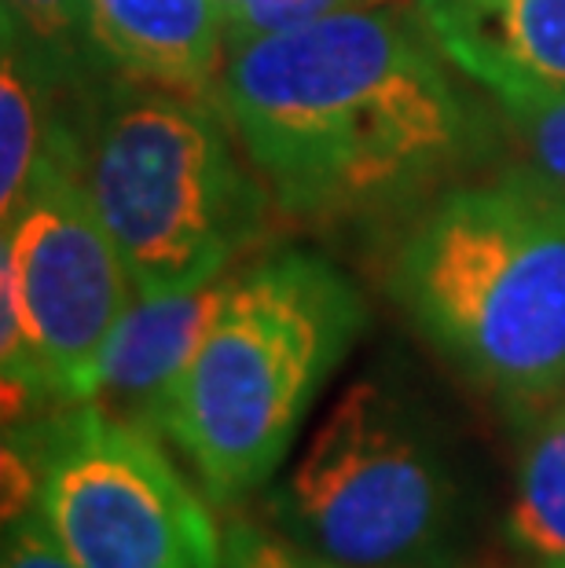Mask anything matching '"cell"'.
<instances>
[{"label":"cell","mask_w":565,"mask_h":568,"mask_svg":"<svg viewBox=\"0 0 565 568\" xmlns=\"http://www.w3.org/2000/svg\"><path fill=\"white\" fill-rule=\"evenodd\" d=\"M221 100L275 202L327 221L423 191L471 125L426 30L390 11H334L235 44Z\"/></svg>","instance_id":"obj_1"},{"label":"cell","mask_w":565,"mask_h":568,"mask_svg":"<svg viewBox=\"0 0 565 568\" xmlns=\"http://www.w3.org/2000/svg\"><path fill=\"white\" fill-rule=\"evenodd\" d=\"M393 297L481 389L539 404L565 385V191L528 169L430 210L393 261Z\"/></svg>","instance_id":"obj_2"},{"label":"cell","mask_w":565,"mask_h":568,"mask_svg":"<svg viewBox=\"0 0 565 568\" xmlns=\"http://www.w3.org/2000/svg\"><path fill=\"white\" fill-rule=\"evenodd\" d=\"M360 326L356 290L320 257L291 250L232 275L165 415L210 499L235 503L280 469Z\"/></svg>","instance_id":"obj_3"},{"label":"cell","mask_w":565,"mask_h":568,"mask_svg":"<svg viewBox=\"0 0 565 568\" xmlns=\"http://www.w3.org/2000/svg\"><path fill=\"white\" fill-rule=\"evenodd\" d=\"M92 202L137 297L221 280L258 235V187L206 103L159 84H122L95 114L85 154Z\"/></svg>","instance_id":"obj_4"},{"label":"cell","mask_w":565,"mask_h":568,"mask_svg":"<svg viewBox=\"0 0 565 568\" xmlns=\"http://www.w3.org/2000/svg\"><path fill=\"white\" fill-rule=\"evenodd\" d=\"M85 154L56 125L0 243V364L8 418L30 400L89 404L103 348L137 290L92 202Z\"/></svg>","instance_id":"obj_5"},{"label":"cell","mask_w":565,"mask_h":568,"mask_svg":"<svg viewBox=\"0 0 565 568\" xmlns=\"http://www.w3.org/2000/svg\"><path fill=\"white\" fill-rule=\"evenodd\" d=\"M275 531L349 568H437L455 480L426 418L382 382H353L272 491Z\"/></svg>","instance_id":"obj_6"},{"label":"cell","mask_w":565,"mask_h":568,"mask_svg":"<svg viewBox=\"0 0 565 568\" xmlns=\"http://www.w3.org/2000/svg\"><path fill=\"white\" fill-rule=\"evenodd\" d=\"M38 510L78 568H224V531L151 433L81 404L38 433Z\"/></svg>","instance_id":"obj_7"},{"label":"cell","mask_w":565,"mask_h":568,"mask_svg":"<svg viewBox=\"0 0 565 568\" xmlns=\"http://www.w3.org/2000/svg\"><path fill=\"white\" fill-rule=\"evenodd\" d=\"M415 16L500 103L565 95V0H415Z\"/></svg>","instance_id":"obj_8"},{"label":"cell","mask_w":565,"mask_h":568,"mask_svg":"<svg viewBox=\"0 0 565 568\" xmlns=\"http://www.w3.org/2000/svg\"><path fill=\"white\" fill-rule=\"evenodd\" d=\"M232 275L165 297H132L103 348L92 407L143 433H165L173 393L206 337Z\"/></svg>","instance_id":"obj_9"},{"label":"cell","mask_w":565,"mask_h":568,"mask_svg":"<svg viewBox=\"0 0 565 568\" xmlns=\"http://www.w3.org/2000/svg\"><path fill=\"white\" fill-rule=\"evenodd\" d=\"M218 0H89V44L129 81L202 89L221 55Z\"/></svg>","instance_id":"obj_10"},{"label":"cell","mask_w":565,"mask_h":568,"mask_svg":"<svg viewBox=\"0 0 565 568\" xmlns=\"http://www.w3.org/2000/svg\"><path fill=\"white\" fill-rule=\"evenodd\" d=\"M56 67L16 27L4 22V74H0V210H19L38 176L59 122L48 118V81Z\"/></svg>","instance_id":"obj_11"},{"label":"cell","mask_w":565,"mask_h":568,"mask_svg":"<svg viewBox=\"0 0 565 568\" xmlns=\"http://www.w3.org/2000/svg\"><path fill=\"white\" fill-rule=\"evenodd\" d=\"M507 536L536 568H565V410L525 447Z\"/></svg>","instance_id":"obj_12"},{"label":"cell","mask_w":565,"mask_h":568,"mask_svg":"<svg viewBox=\"0 0 565 568\" xmlns=\"http://www.w3.org/2000/svg\"><path fill=\"white\" fill-rule=\"evenodd\" d=\"M4 22L59 70L78 38L89 41V0H4Z\"/></svg>","instance_id":"obj_13"},{"label":"cell","mask_w":565,"mask_h":568,"mask_svg":"<svg viewBox=\"0 0 565 568\" xmlns=\"http://www.w3.org/2000/svg\"><path fill=\"white\" fill-rule=\"evenodd\" d=\"M503 111H507L528 173L565 191V95L533 103H503Z\"/></svg>","instance_id":"obj_14"},{"label":"cell","mask_w":565,"mask_h":568,"mask_svg":"<svg viewBox=\"0 0 565 568\" xmlns=\"http://www.w3.org/2000/svg\"><path fill=\"white\" fill-rule=\"evenodd\" d=\"M349 0H239V4L224 8V30L235 44L250 38H264V33H280L316 22L334 11H345Z\"/></svg>","instance_id":"obj_15"},{"label":"cell","mask_w":565,"mask_h":568,"mask_svg":"<svg viewBox=\"0 0 565 568\" xmlns=\"http://www.w3.org/2000/svg\"><path fill=\"white\" fill-rule=\"evenodd\" d=\"M224 568H349L323 558H312L280 531H269L250 521L224 528Z\"/></svg>","instance_id":"obj_16"},{"label":"cell","mask_w":565,"mask_h":568,"mask_svg":"<svg viewBox=\"0 0 565 568\" xmlns=\"http://www.w3.org/2000/svg\"><path fill=\"white\" fill-rule=\"evenodd\" d=\"M0 568H78L56 531L38 514H22L16 521L4 525V554H0Z\"/></svg>","instance_id":"obj_17"},{"label":"cell","mask_w":565,"mask_h":568,"mask_svg":"<svg viewBox=\"0 0 565 568\" xmlns=\"http://www.w3.org/2000/svg\"><path fill=\"white\" fill-rule=\"evenodd\" d=\"M218 4H221V8H232V4H239V0H218Z\"/></svg>","instance_id":"obj_18"}]
</instances>
